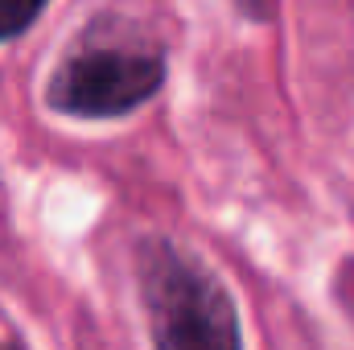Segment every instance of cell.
Segmentation results:
<instances>
[{
  "label": "cell",
  "mask_w": 354,
  "mask_h": 350,
  "mask_svg": "<svg viewBox=\"0 0 354 350\" xmlns=\"http://www.w3.org/2000/svg\"><path fill=\"white\" fill-rule=\"evenodd\" d=\"M169 58L124 21H95L46 79V107L71 120H124L157 99Z\"/></svg>",
  "instance_id": "obj_1"
},
{
  "label": "cell",
  "mask_w": 354,
  "mask_h": 350,
  "mask_svg": "<svg viewBox=\"0 0 354 350\" xmlns=\"http://www.w3.org/2000/svg\"><path fill=\"white\" fill-rule=\"evenodd\" d=\"M248 21H272V12H276V0H231Z\"/></svg>",
  "instance_id": "obj_4"
},
{
  "label": "cell",
  "mask_w": 354,
  "mask_h": 350,
  "mask_svg": "<svg viewBox=\"0 0 354 350\" xmlns=\"http://www.w3.org/2000/svg\"><path fill=\"white\" fill-rule=\"evenodd\" d=\"M46 4L50 0H0V46L25 37L37 25V17L46 12Z\"/></svg>",
  "instance_id": "obj_3"
},
{
  "label": "cell",
  "mask_w": 354,
  "mask_h": 350,
  "mask_svg": "<svg viewBox=\"0 0 354 350\" xmlns=\"http://www.w3.org/2000/svg\"><path fill=\"white\" fill-rule=\"evenodd\" d=\"M0 350H25L21 338H0Z\"/></svg>",
  "instance_id": "obj_5"
},
{
  "label": "cell",
  "mask_w": 354,
  "mask_h": 350,
  "mask_svg": "<svg viewBox=\"0 0 354 350\" xmlns=\"http://www.w3.org/2000/svg\"><path fill=\"white\" fill-rule=\"evenodd\" d=\"M136 284L153 350H243L235 297L181 243L165 235L140 239Z\"/></svg>",
  "instance_id": "obj_2"
}]
</instances>
